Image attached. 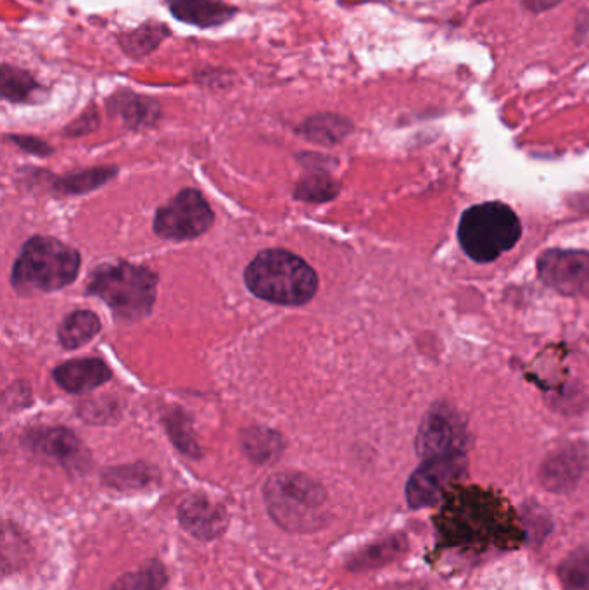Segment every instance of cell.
Returning a JSON list of instances; mask_svg holds the SVG:
<instances>
[{
	"instance_id": "10",
	"label": "cell",
	"mask_w": 589,
	"mask_h": 590,
	"mask_svg": "<svg viewBox=\"0 0 589 590\" xmlns=\"http://www.w3.org/2000/svg\"><path fill=\"white\" fill-rule=\"evenodd\" d=\"M465 425L450 408H435L424 418L417 436V452L424 460L465 452Z\"/></svg>"
},
{
	"instance_id": "11",
	"label": "cell",
	"mask_w": 589,
	"mask_h": 590,
	"mask_svg": "<svg viewBox=\"0 0 589 590\" xmlns=\"http://www.w3.org/2000/svg\"><path fill=\"white\" fill-rule=\"evenodd\" d=\"M24 446L41 455L42 460L52 461L66 470H85L90 464V455L85 451L81 440L66 428H36L24 436Z\"/></svg>"
},
{
	"instance_id": "28",
	"label": "cell",
	"mask_w": 589,
	"mask_h": 590,
	"mask_svg": "<svg viewBox=\"0 0 589 590\" xmlns=\"http://www.w3.org/2000/svg\"><path fill=\"white\" fill-rule=\"evenodd\" d=\"M560 2H564V0H521L522 8L534 12V14H542V12L557 8Z\"/></svg>"
},
{
	"instance_id": "25",
	"label": "cell",
	"mask_w": 589,
	"mask_h": 590,
	"mask_svg": "<svg viewBox=\"0 0 589 590\" xmlns=\"http://www.w3.org/2000/svg\"><path fill=\"white\" fill-rule=\"evenodd\" d=\"M338 194V185L326 174H313L311 179L303 180L296 189V197L308 203H325Z\"/></svg>"
},
{
	"instance_id": "2",
	"label": "cell",
	"mask_w": 589,
	"mask_h": 590,
	"mask_svg": "<svg viewBox=\"0 0 589 590\" xmlns=\"http://www.w3.org/2000/svg\"><path fill=\"white\" fill-rule=\"evenodd\" d=\"M247 289L259 299L283 305H301L319 289L310 265L287 250H265L246 270Z\"/></svg>"
},
{
	"instance_id": "16",
	"label": "cell",
	"mask_w": 589,
	"mask_h": 590,
	"mask_svg": "<svg viewBox=\"0 0 589 590\" xmlns=\"http://www.w3.org/2000/svg\"><path fill=\"white\" fill-rule=\"evenodd\" d=\"M585 454L576 451V449L558 451L543 466V484L555 492L567 491L581 479L582 472H585Z\"/></svg>"
},
{
	"instance_id": "22",
	"label": "cell",
	"mask_w": 589,
	"mask_h": 590,
	"mask_svg": "<svg viewBox=\"0 0 589 590\" xmlns=\"http://www.w3.org/2000/svg\"><path fill=\"white\" fill-rule=\"evenodd\" d=\"M168 582L167 568L158 559H151L139 570L121 575L111 590H163Z\"/></svg>"
},
{
	"instance_id": "18",
	"label": "cell",
	"mask_w": 589,
	"mask_h": 590,
	"mask_svg": "<svg viewBox=\"0 0 589 590\" xmlns=\"http://www.w3.org/2000/svg\"><path fill=\"white\" fill-rule=\"evenodd\" d=\"M353 130V124L350 119L334 112H320V115L310 116L307 121L298 128L301 136L307 137L313 142L323 143V146H334L346 139Z\"/></svg>"
},
{
	"instance_id": "15",
	"label": "cell",
	"mask_w": 589,
	"mask_h": 590,
	"mask_svg": "<svg viewBox=\"0 0 589 590\" xmlns=\"http://www.w3.org/2000/svg\"><path fill=\"white\" fill-rule=\"evenodd\" d=\"M109 112L120 116L128 127H152L160 119L161 107L152 97L132 90H120L108 99Z\"/></svg>"
},
{
	"instance_id": "4",
	"label": "cell",
	"mask_w": 589,
	"mask_h": 590,
	"mask_svg": "<svg viewBox=\"0 0 589 590\" xmlns=\"http://www.w3.org/2000/svg\"><path fill=\"white\" fill-rule=\"evenodd\" d=\"M521 219L503 203L469 207L458 223V240L472 261L488 265L508 253L521 240Z\"/></svg>"
},
{
	"instance_id": "27",
	"label": "cell",
	"mask_w": 589,
	"mask_h": 590,
	"mask_svg": "<svg viewBox=\"0 0 589 590\" xmlns=\"http://www.w3.org/2000/svg\"><path fill=\"white\" fill-rule=\"evenodd\" d=\"M11 140L23 147L24 151L33 152V154L45 155L51 152V147L47 143L33 139V137H11Z\"/></svg>"
},
{
	"instance_id": "8",
	"label": "cell",
	"mask_w": 589,
	"mask_h": 590,
	"mask_svg": "<svg viewBox=\"0 0 589 590\" xmlns=\"http://www.w3.org/2000/svg\"><path fill=\"white\" fill-rule=\"evenodd\" d=\"M210 204L197 191H182L156 214V234L170 240L200 237L212 226Z\"/></svg>"
},
{
	"instance_id": "21",
	"label": "cell",
	"mask_w": 589,
	"mask_h": 590,
	"mask_svg": "<svg viewBox=\"0 0 589 590\" xmlns=\"http://www.w3.org/2000/svg\"><path fill=\"white\" fill-rule=\"evenodd\" d=\"M403 549H405V540L401 537H389V539L381 540L374 546L365 547L362 551L356 553L355 556H351L347 559V568L363 571L383 567L386 562L393 561L396 556L401 555Z\"/></svg>"
},
{
	"instance_id": "1",
	"label": "cell",
	"mask_w": 589,
	"mask_h": 590,
	"mask_svg": "<svg viewBox=\"0 0 589 590\" xmlns=\"http://www.w3.org/2000/svg\"><path fill=\"white\" fill-rule=\"evenodd\" d=\"M435 522L441 546L484 551L508 549L524 539L508 503L479 487H451Z\"/></svg>"
},
{
	"instance_id": "7",
	"label": "cell",
	"mask_w": 589,
	"mask_h": 590,
	"mask_svg": "<svg viewBox=\"0 0 589 590\" xmlns=\"http://www.w3.org/2000/svg\"><path fill=\"white\" fill-rule=\"evenodd\" d=\"M465 470V452L424 460V463L411 473L407 484V501L411 509L435 506Z\"/></svg>"
},
{
	"instance_id": "20",
	"label": "cell",
	"mask_w": 589,
	"mask_h": 590,
	"mask_svg": "<svg viewBox=\"0 0 589 590\" xmlns=\"http://www.w3.org/2000/svg\"><path fill=\"white\" fill-rule=\"evenodd\" d=\"M100 332V321L90 311H75L64 318L60 326V341L63 347L76 348L90 342Z\"/></svg>"
},
{
	"instance_id": "5",
	"label": "cell",
	"mask_w": 589,
	"mask_h": 590,
	"mask_svg": "<svg viewBox=\"0 0 589 590\" xmlns=\"http://www.w3.org/2000/svg\"><path fill=\"white\" fill-rule=\"evenodd\" d=\"M81 270V256L56 238L35 237L24 244L12 271L20 292H52L69 286Z\"/></svg>"
},
{
	"instance_id": "14",
	"label": "cell",
	"mask_w": 589,
	"mask_h": 590,
	"mask_svg": "<svg viewBox=\"0 0 589 590\" xmlns=\"http://www.w3.org/2000/svg\"><path fill=\"white\" fill-rule=\"evenodd\" d=\"M111 378V369L100 360H73L54 369V380L68 393H88Z\"/></svg>"
},
{
	"instance_id": "17",
	"label": "cell",
	"mask_w": 589,
	"mask_h": 590,
	"mask_svg": "<svg viewBox=\"0 0 589 590\" xmlns=\"http://www.w3.org/2000/svg\"><path fill=\"white\" fill-rule=\"evenodd\" d=\"M170 35L172 30L168 29V24L154 20L146 21L136 30L121 33L118 36V45L130 60H142L158 51Z\"/></svg>"
},
{
	"instance_id": "24",
	"label": "cell",
	"mask_w": 589,
	"mask_h": 590,
	"mask_svg": "<svg viewBox=\"0 0 589 590\" xmlns=\"http://www.w3.org/2000/svg\"><path fill=\"white\" fill-rule=\"evenodd\" d=\"M244 451L251 458L255 463L267 464L279 458L283 444L280 437L268 430H251L247 432L243 440Z\"/></svg>"
},
{
	"instance_id": "12",
	"label": "cell",
	"mask_w": 589,
	"mask_h": 590,
	"mask_svg": "<svg viewBox=\"0 0 589 590\" xmlns=\"http://www.w3.org/2000/svg\"><path fill=\"white\" fill-rule=\"evenodd\" d=\"M180 527L200 540H215L227 530L228 516L224 506L207 500L206 495H189L180 503Z\"/></svg>"
},
{
	"instance_id": "19",
	"label": "cell",
	"mask_w": 589,
	"mask_h": 590,
	"mask_svg": "<svg viewBox=\"0 0 589 590\" xmlns=\"http://www.w3.org/2000/svg\"><path fill=\"white\" fill-rule=\"evenodd\" d=\"M0 90L9 103L26 104L32 103L33 97L42 92V85L26 69L4 63L0 68Z\"/></svg>"
},
{
	"instance_id": "13",
	"label": "cell",
	"mask_w": 589,
	"mask_h": 590,
	"mask_svg": "<svg viewBox=\"0 0 589 590\" xmlns=\"http://www.w3.org/2000/svg\"><path fill=\"white\" fill-rule=\"evenodd\" d=\"M172 17L197 29H216L237 17L239 9L224 0H164Z\"/></svg>"
},
{
	"instance_id": "23",
	"label": "cell",
	"mask_w": 589,
	"mask_h": 590,
	"mask_svg": "<svg viewBox=\"0 0 589 590\" xmlns=\"http://www.w3.org/2000/svg\"><path fill=\"white\" fill-rule=\"evenodd\" d=\"M564 590H589V544L570 553L558 568Z\"/></svg>"
},
{
	"instance_id": "9",
	"label": "cell",
	"mask_w": 589,
	"mask_h": 590,
	"mask_svg": "<svg viewBox=\"0 0 589 590\" xmlns=\"http://www.w3.org/2000/svg\"><path fill=\"white\" fill-rule=\"evenodd\" d=\"M538 273L549 289L564 296H579L589 290V253L551 249L538 259Z\"/></svg>"
},
{
	"instance_id": "6",
	"label": "cell",
	"mask_w": 589,
	"mask_h": 590,
	"mask_svg": "<svg viewBox=\"0 0 589 590\" xmlns=\"http://www.w3.org/2000/svg\"><path fill=\"white\" fill-rule=\"evenodd\" d=\"M158 277L142 266L118 262L94 271L88 290L125 320H137L151 313L156 301Z\"/></svg>"
},
{
	"instance_id": "3",
	"label": "cell",
	"mask_w": 589,
	"mask_h": 590,
	"mask_svg": "<svg viewBox=\"0 0 589 590\" xmlns=\"http://www.w3.org/2000/svg\"><path fill=\"white\" fill-rule=\"evenodd\" d=\"M268 515L283 530L310 534L325 527V491L301 473H277L264 489Z\"/></svg>"
},
{
	"instance_id": "26",
	"label": "cell",
	"mask_w": 589,
	"mask_h": 590,
	"mask_svg": "<svg viewBox=\"0 0 589 590\" xmlns=\"http://www.w3.org/2000/svg\"><path fill=\"white\" fill-rule=\"evenodd\" d=\"M115 174V170L109 168H100V170H90L84 174H76L72 180H68L66 191L68 192H84L92 186L99 185V183L106 182Z\"/></svg>"
}]
</instances>
